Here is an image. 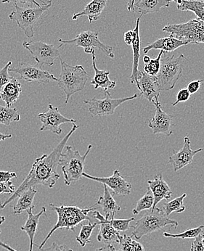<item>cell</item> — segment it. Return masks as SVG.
I'll use <instances>...</instances> for the list:
<instances>
[{
	"label": "cell",
	"mask_w": 204,
	"mask_h": 251,
	"mask_svg": "<svg viewBox=\"0 0 204 251\" xmlns=\"http://www.w3.org/2000/svg\"><path fill=\"white\" fill-rule=\"evenodd\" d=\"M78 128L75 124L72 125V129L63 137V140L57 145L55 149L49 155L43 154L40 158H38L33 163L31 171L28 176L24 180L21 185L16 190L15 193L3 203L0 202V208L3 209L10 202L19 198L24 191L30 187L37 185H43L52 188L55 186L56 181L60 178L57 174V169L59 166V161L62 152L66 147L68 140L72 137L74 132Z\"/></svg>",
	"instance_id": "obj_1"
},
{
	"label": "cell",
	"mask_w": 204,
	"mask_h": 251,
	"mask_svg": "<svg viewBox=\"0 0 204 251\" xmlns=\"http://www.w3.org/2000/svg\"><path fill=\"white\" fill-rule=\"evenodd\" d=\"M50 207L52 211L57 213V222L39 246L34 243V246H36L38 249H42L44 247L50 237L57 229H66L67 230L75 232L76 227L78 224L86 220L91 222L88 216L89 213L96 209V207L95 206L82 209L77 206H66L63 205L60 206H56L52 203L50 204Z\"/></svg>",
	"instance_id": "obj_2"
},
{
	"label": "cell",
	"mask_w": 204,
	"mask_h": 251,
	"mask_svg": "<svg viewBox=\"0 0 204 251\" xmlns=\"http://www.w3.org/2000/svg\"><path fill=\"white\" fill-rule=\"evenodd\" d=\"M93 148L90 145L84 155H81L79 151L75 150L70 145L65 147V152H62L59 161V166H61L64 176V182L67 186L77 182L82 179L86 158Z\"/></svg>",
	"instance_id": "obj_3"
},
{
	"label": "cell",
	"mask_w": 204,
	"mask_h": 251,
	"mask_svg": "<svg viewBox=\"0 0 204 251\" xmlns=\"http://www.w3.org/2000/svg\"><path fill=\"white\" fill-rule=\"evenodd\" d=\"M167 226H172L176 229L178 222L169 219L162 208L156 207L154 210L150 209L137 221L134 226H131L133 229L131 237L140 240L143 236L158 232Z\"/></svg>",
	"instance_id": "obj_4"
},
{
	"label": "cell",
	"mask_w": 204,
	"mask_h": 251,
	"mask_svg": "<svg viewBox=\"0 0 204 251\" xmlns=\"http://www.w3.org/2000/svg\"><path fill=\"white\" fill-rule=\"evenodd\" d=\"M61 74L59 77V87L66 94L65 103L67 104L72 95L84 90L89 75L82 66H71L60 57Z\"/></svg>",
	"instance_id": "obj_5"
},
{
	"label": "cell",
	"mask_w": 204,
	"mask_h": 251,
	"mask_svg": "<svg viewBox=\"0 0 204 251\" xmlns=\"http://www.w3.org/2000/svg\"><path fill=\"white\" fill-rule=\"evenodd\" d=\"M52 6V0H48L41 7H21L14 4V10L9 15V18L17 24L27 37L31 39L34 36V28L38 21L45 11Z\"/></svg>",
	"instance_id": "obj_6"
},
{
	"label": "cell",
	"mask_w": 204,
	"mask_h": 251,
	"mask_svg": "<svg viewBox=\"0 0 204 251\" xmlns=\"http://www.w3.org/2000/svg\"><path fill=\"white\" fill-rule=\"evenodd\" d=\"M187 59L181 54L178 57H164L161 60V68L156 78L161 91L172 90L183 72V63Z\"/></svg>",
	"instance_id": "obj_7"
},
{
	"label": "cell",
	"mask_w": 204,
	"mask_h": 251,
	"mask_svg": "<svg viewBox=\"0 0 204 251\" xmlns=\"http://www.w3.org/2000/svg\"><path fill=\"white\" fill-rule=\"evenodd\" d=\"M162 31L177 39L188 41L190 44H204V21L199 18L184 24H169Z\"/></svg>",
	"instance_id": "obj_8"
},
{
	"label": "cell",
	"mask_w": 204,
	"mask_h": 251,
	"mask_svg": "<svg viewBox=\"0 0 204 251\" xmlns=\"http://www.w3.org/2000/svg\"><path fill=\"white\" fill-rule=\"evenodd\" d=\"M62 45L60 44L59 46H55L42 41L24 42L23 44L24 48L32 54L33 58L41 68L43 66H53L56 59L60 57V48Z\"/></svg>",
	"instance_id": "obj_9"
},
{
	"label": "cell",
	"mask_w": 204,
	"mask_h": 251,
	"mask_svg": "<svg viewBox=\"0 0 204 251\" xmlns=\"http://www.w3.org/2000/svg\"><path fill=\"white\" fill-rule=\"evenodd\" d=\"M58 42L62 45H75L82 48L84 52L87 54L93 53L95 52V48H97L111 58H114L115 57L113 48L101 42L98 38V33L95 31H83L74 39L64 40L58 39Z\"/></svg>",
	"instance_id": "obj_10"
},
{
	"label": "cell",
	"mask_w": 204,
	"mask_h": 251,
	"mask_svg": "<svg viewBox=\"0 0 204 251\" xmlns=\"http://www.w3.org/2000/svg\"><path fill=\"white\" fill-rule=\"evenodd\" d=\"M140 95V94H135L133 96L128 98L113 99L109 91H105L104 92V99L98 100L94 98L88 100H84V102L88 105L89 112L91 113L92 116L102 117L114 114L115 110L119 105L126 102L127 101L136 99Z\"/></svg>",
	"instance_id": "obj_11"
},
{
	"label": "cell",
	"mask_w": 204,
	"mask_h": 251,
	"mask_svg": "<svg viewBox=\"0 0 204 251\" xmlns=\"http://www.w3.org/2000/svg\"><path fill=\"white\" fill-rule=\"evenodd\" d=\"M9 72L19 74L21 78L27 82L48 84L51 81H58V78L54 76L52 74H50L47 71L41 69V67H37V66L23 63V62H19L16 67H10L9 69Z\"/></svg>",
	"instance_id": "obj_12"
},
{
	"label": "cell",
	"mask_w": 204,
	"mask_h": 251,
	"mask_svg": "<svg viewBox=\"0 0 204 251\" xmlns=\"http://www.w3.org/2000/svg\"><path fill=\"white\" fill-rule=\"evenodd\" d=\"M38 119L42 123L40 128L41 131H49L53 134L60 135L62 133V128L60 126L63 124H75L76 121L73 119H68L63 116L59 111L58 108L53 107V105L49 104L48 110L45 113H39Z\"/></svg>",
	"instance_id": "obj_13"
},
{
	"label": "cell",
	"mask_w": 204,
	"mask_h": 251,
	"mask_svg": "<svg viewBox=\"0 0 204 251\" xmlns=\"http://www.w3.org/2000/svg\"><path fill=\"white\" fill-rule=\"evenodd\" d=\"M153 104L155 107V114L149 120V128L152 129L154 134H163L169 137L173 133V127L175 126L174 116L162 110L158 100H155Z\"/></svg>",
	"instance_id": "obj_14"
},
{
	"label": "cell",
	"mask_w": 204,
	"mask_h": 251,
	"mask_svg": "<svg viewBox=\"0 0 204 251\" xmlns=\"http://www.w3.org/2000/svg\"><path fill=\"white\" fill-rule=\"evenodd\" d=\"M82 176L87 179L93 180L105 184L113 191L116 196H129L131 193V184L124 179L119 170L113 171V175L109 177H97L88 174L83 173Z\"/></svg>",
	"instance_id": "obj_15"
},
{
	"label": "cell",
	"mask_w": 204,
	"mask_h": 251,
	"mask_svg": "<svg viewBox=\"0 0 204 251\" xmlns=\"http://www.w3.org/2000/svg\"><path fill=\"white\" fill-rule=\"evenodd\" d=\"M190 143L191 142L190 137L187 136L184 138V145L182 149L179 150L178 152L174 151L173 155L169 157L168 162L173 166L174 172H178L182 168L188 166L193 161L195 155L204 151L203 148L192 149Z\"/></svg>",
	"instance_id": "obj_16"
},
{
	"label": "cell",
	"mask_w": 204,
	"mask_h": 251,
	"mask_svg": "<svg viewBox=\"0 0 204 251\" xmlns=\"http://www.w3.org/2000/svg\"><path fill=\"white\" fill-rule=\"evenodd\" d=\"M138 90L143 98L153 103L155 100H158L161 93L156 76H151L144 72H140L138 78Z\"/></svg>",
	"instance_id": "obj_17"
},
{
	"label": "cell",
	"mask_w": 204,
	"mask_h": 251,
	"mask_svg": "<svg viewBox=\"0 0 204 251\" xmlns=\"http://www.w3.org/2000/svg\"><path fill=\"white\" fill-rule=\"evenodd\" d=\"M93 216L95 219L99 221L98 225H100V231L97 240L100 243H105L106 244H111L112 243H119L120 234L119 232L112 226L108 219L102 215L99 211H93Z\"/></svg>",
	"instance_id": "obj_18"
},
{
	"label": "cell",
	"mask_w": 204,
	"mask_h": 251,
	"mask_svg": "<svg viewBox=\"0 0 204 251\" xmlns=\"http://www.w3.org/2000/svg\"><path fill=\"white\" fill-rule=\"evenodd\" d=\"M148 184L154 197L153 205L151 210L155 209L157 204L159 203L162 200L169 201L172 198V191L167 183L163 179L161 174L155 175L153 180H149Z\"/></svg>",
	"instance_id": "obj_19"
},
{
	"label": "cell",
	"mask_w": 204,
	"mask_h": 251,
	"mask_svg": "<svg viewBox=\"0 0 204 251\" xmlns=\"http://www.w3.org/2000/svg\"><path fill=\"white\" fill-rule=\"evenodd\" d=\"M188 41L180 40L173 36L160 38L153 43L150 44L147 47L143 48V52L147 54L150 50H159L164 52H173L178 48L185 45H190Z\"/></svg>",
	"instance_id": "obj_20"
},
{
	"label": "cell",
	"mask_w": 204,
	"mask_h": 251,
	"mask_svg": "<svg viewBox=\"0 0 204 251\" xmlns=\"http://www.w3.org/2000/svg\"><path fill=\"white\" fill-rule=\"evenodd\" d=\"M141 18L142 16H140L136 21V26L134 29L136 35L132 44H131L133 50V64L132 72H131L130 79H131V84H136L137 88L139 87L138 78L140 74V72L138 69L139 60L140 58V36L139 28H140V21Z\"/></svg>",
	"instance_id": "obj_21"
},
{
	"label": "cell",
	"mask_w": 204,
	"mask_h": 251,
	"mask_svg": "<svg viewBox=\"0 0 204 251\" xmlns=\"http://www.w3.org/2000/svg\"><path fill=\"white\" fill-rule=\"evenodd\" d=\"M174 0H137L133 5V12L136 10L143 17L149 13H157L162 7H169L170 3Z\"/></svg>",
	"instance_id": "obj_22"
},
{
	"label": "cell",
	"mask_w": 204,
	"mask_h": 251,
	"mask_svg": "<svg viewBox=\"0 0 204 251\" xmlns=\"http://www.w3.org/2000/svg\"><path fill=\"white\" fill-rule=\"evenodd\" d=\"M34 208V207H32V208L27 210L28 219H27L25 225L21 227V230L25 232L28 236V238H29V251H33V246H34V237H35L36 233H37V226L39 225V219H40L42 214H46V208L45 207H42V211L37 214H33Z\"/></svg>",
	"instance_id": "obj_23"
},
{
	"label": "cell",
	"mask_w": 204,
	"mask_h": 251,
	"mask_svg": "<svg viewBox=\"0 0 204 251\" xmlns=\"http://www.w3.org/2000/svg\"><path fill=\"white\" fill-rule=\"evenodd\" d=\"M92 58H93V69L95 71V75H94L93 81H91L92 85L94 86L95 90L101 88L104 92L114 88L116 87V81H111L110 79V72L100 70L97 68L95 52L92 53Z\"/></svg>",
	"instance_id": "obj_24"
},
{
	"label": "cell",
	"mask_w": 204,
	"mask_h": 251,
	"mask_svg": "<svg viewBox=\"0 0 204 251\" xmlns=\"http://www.w3.org/2000/svg\"><path fill=\"white\" fill-rule=\"evenodd\" d=\"M107 1L108 0H93L87 4L82 11L74 14L72 20L76 21L78 18L87 16L90 24L93 21H98L101 17V13L106 7Z\"/></svg>",
	"instance_id": "obj_25"
},
{
	"label": "cell",
	"mask_w": 204,
	"mask_h": 251,
	"mask_svg": "<svg viewBox=\"0 0 204 251\" xmlns=\"http://www.w3.org/2000/svg\"><path fill=\"white\" fill-rule=\"evenodd\" d=\"M103 196L98 198L95 205L102 207V211L105 214V219H113L115 214L120 211L121 207L118 205L117 202L115 201L111 193H110L109 190H108V187L105 184H103Z\"/></svg>",
	"instance_id": "obj_26"
},
{
	"label": "cell",
	"mask_w": 204,
	"mask_h": 251,
	"mask_svg": "<svg viewBox=\"0 0 204 251\" xmlns=\"http://www.w3.org/2000/svg\"><path fill=\"white\" fill-rule=\"evenodd\" d=\"M21 93V84L17 78L13 77L11 80L3 87L1 92V100L4 101L6 106L10 108L19 99Z\"/></svg>",
	"instance_id": "obj_27"
},
{
	"label": "cell",
	"mask_w": 204,
	"mask_h": 251,
	"mask_svg": "<svg viewBox=\"0 0 204 251\" xmlns=\"http://www.w3.org/2000/svg\"><path fill=\"white\" fill-rule=\"evenodd\" d=\"M37 193V189L36 187H30L28 190L24 191L19 196L17 204L13 207V214L15 215H19L24 211L34 207L33 202Z\"/></svg>",
	"instance_id": "obj_28"
},
{
	"label": "cell",
	"mask_w": 204,
	"mask_h": 251,
	"mask_svg": "<svg viewBox=\"0 0 204 251\" xmlns=\"http://www.w3.org/2000/svg\"><path fill=\"white\" fill-rule=\"evenodd\" d=\"M180 11H190L204 21V0H174Z\"/></svg>",
	"instance_id": "obj_29"
},
{
	"label": "cell",
	"mask_w": 204,
	"mask_h": 251,
	"mask_svg": "<svg viewBox=\"0 0 204 251\" xmlns=\"http://www.w3.org/2000/svg\"><path fill=\"white\" fill-rule=\"evenodd\" d=\"M21 120V116L17 108H10L0 105V125L10 126L12 122H17Z\"/></svg>",
	"instance_id": "obj_30"
},
{
	"label": "cell",
	"mask_w": 204,
	"mask_h": 251,
	"mask_svg": "<svg viewBox=\"0 0 204 251\" xmlns=\"http://www.w3.org/2000/svg\"><path fill=\"white\" fill-rule=\"evenodd\" d=\"M187 197V194L184 193L182 196L175 198L172 201L164 203L163 207V211L165 213L166 215L169 216L172 213H182L185 211V206L183 203V201Z\"/></svg>",
	"instance_id": "obj_31"
},
{
	"label": "cell",
	"mask_w": 204,
	"mask_h": 251,
	"mask_svg": "<svg viewBox=\"0 0 204 251\" xmlns=\"http://www.w3.org/2000/svg\"><path fill=\"white\" fill-rule=\"evenodd\" d=\"M119 251H145L141 243L133 240L132 237L124 234L120 235L119 240Z\"/></svg>",
	"instance_id": "obj_32"
},
{
	"label": "cell",
	"mask_w": 204,
	"mask_h": 251,
	"mask_svg": "<svg viewBox=\"0 0 204 251\" xmlns=\"http://www.w3.org/2000/svg\"><path fill=\"white\" fill-rule=\"evenodd\" d=\"M97 225H98V222L92 224L91 222H90L88 225H81L79 234L76 237V240L81 247H85L87 244L91 243L90 237H91L94 229L96 227Z\"/></svg>",
	"instance_id": "obj_33"
},
{
	"label": "cell",
	"mask_w": 204,
	"mask_h": 251,
	"mask_svg": "<svg viewBox=\"0 0 204 251\" xmlns=\"http://www.w3.org/2000/svg\"><path fill=\"white\" fill-rule=\"evenodd\" d=\"M153 195L152 192L150 190L149 187H148L146 194L143 196L141 199L139 200L135 208L132 210V214L134 215H138L143 211L151 209L153 208Z\"/></svg>",
	"instance_id": "obj_34"
},
{
	"label": "cell",
	"mask_w": 204,
	"mask_h": 251,
	"mask_svg": "<svg viewBox=\"0 0 204 251\" xmlns=\"http://www.w3.org/2000/svg\"><path fill=\"white\" fill-rule=\"evenodd\" d=\"M204 229V225L198 226V227L193 228V229H188L182 233L172 234L169 232H164V237H172V238H180L182 240L185 239L196 238L198 236L202 234Z\"/></svg>",
	"instance_id": "obj_35"
},
{
	"label": "cell",
	"mask_w": 204,
	"mask_h": 251,
	"mask_svg": "<svg viewBox=\"0 0 204 251\" xmlns=\"http://www.w3.org/2000/svg\"><path fill=\"white\" fill-rule=\"evenodd\" d=\"M164 52L161 51L156 58L151 59L149 62L144 63V72L151 76H156L161 68V60Z\"/></svg>",
	"instance_id": "obj_36"
},
{
	"label": "cell",
	"mask_w": 204,
	"mask_h": 251,
	"mask_svg": "<svg viewBox=\"0 0 204 251\" xmlns=\"http://www.w3.org/2000/svg\"><path fill=\"white\" fill-rule=\"evenodd\" d=\"M134 220L135 219L134 217L128 219H115L114 218L108 219L112 226L118 232H125V231L128 230L131 227L130 223Z\"/></svg>",
	"instance_id": "obj_37"
},
{
	"label": "cell",
	"mask_w": 204,
	"mask_h": 251,
	"mask_svg": "<svg viewBox=\"0 0 204 251\" xmlns=\"http://www.w3.org/2000/svg\"><path fill=\"white\" fill-rule=\"evenodd\" d=\"M11 66L12 62L9 61L4 68L0 69V96H1V92L3 87L13 78V76L9 74V69L11 67Z\"/></svg>",
	"instance_id": "obj_38"
},
{
	"label": "cell",
	"mask_w": 204,
	"mask_h": 251,
	"mask_svg": "<svg viewBox=\"0 0 204 251\" xmlns=\"http://www.w3.org/2000/svg\"><path fill=\"white\" fill-rule=\"evenodd\" d=\"M190 98V93L187 89L183 88L181 89L178 92V95H177V100L175 102L172 103L173 106L178 105L179 102H184L188 100L189 98Z\"/></svg>",
	"instance_id": "obj_39"
},
{
	"label": "cell",
	"mask_w": 204,
	"mask_h": 251,
	"mask_svg": "<svg viewBox=\"0 0 204 251\" xmlns=\"http://www.w3.org/2000/svg\"><path fill=\"white\" fill-rule=\"evenodd\" d=\"M15 191H16L15 186L13 185L11 181L0 182V194L7 193V194L13 195Z\"/></svg>",
	"instance_id": "obj_40"
},
{
	"label": "cell",
	"mask_w": 204,
	"mask_h": 251,
	"mask_svg": "<svg viewBox=\"0 0 204 251\" xmlns=\"http://www.w3.org/2000/svg\"><path fill=\"white\" fill-rule=\"evenodd\" d=\"M38 251H75L72 249H69L67 246L63 244H57L56 243H53L51 247L48 249H40Z\"/></svg>",
	"instance_id": "obj_41"
},
{
	"label": "cell",
	"mask_w": 204,
	"mask_h": 251,
	"mask_svg": "<svg viewBox=\"0 0 204 251\" xmlns=\"http://www.w3.org/2000/svg\"><path fill=\"white\" fill-rule=\"evenodd\" d=\"M1 3H13V4H17L18 3L21 4H26L27 5L31 6L35 5L37 7H41V4L37 1V0H1Z\"/></svg>",
	"instance_id": "obj_42"
},
{
	"label": "cell",
	"mask_w": 204,
	"mask_h": 251,
	"mask_svg": "<svg viewBox=\"0 0 204 251\" xmlns=\"http://www.w3.org/2000/svg\"><path fill=\"white\" fill-rule=\"evenodd\" d=\"M204 81L202 79L199 80H195V81H191V82L189 83L188 85H187V90L190 92V95L191 94H195L199 91V89H200L201 84L203 83Z\"/></svg>",
	"instance_id": "obj_43"
},
{
	"label": "cell",
	"mask_w": 204,
	"mask_h": 251,
	"mask_svg": "<svg viewBox=\"0 0 204 251\" xmlns=\"http://www.w3.org/2000/svg\"><path fill=\"white\" fill-rule=\"evenodd\" d=\"M190 251H204V248L202 245V234L195 238L194 241L192 243Z\"/></svg>",
	"instance_id": "obj_44"
},
{
	"label": "cell",
	"mask_w": 204,
	"mask_h": 251,
	"mask_svg": "<svg viewBox=\"0 0 204 251\" xmlns=\"http://www.w3.org/2000/svg\"><path fill=\"white\" fill-rule=\"evenodd\" d=\"M13 178H17V175L15 172L0 170V182L10 181V179H13Z\"/></svg>",
	"instance_id": "obj_45"
},
{
	"label": "cell",
	"mask_w": 204,
	"mask_h": 251,
	"mask_svg": "<svg viewBox=\"0 0 204 251\" xmlns=\"http://www.w3.org/2000/svg\"><path fill=\"white\" fill-rule=\"evenodd\" d=\"M135 31L134 30L133 31H127L124 36V39H125V43L128 45H131L133 41H134V38H135Z\"/></svg>",
	"instance_id": "obj_46"
},
{
	"label": "cell",
	"mask_w": 204,
	"mask_h": 251,
	"mask_svg": "<svg viewBox=\"0 0 204 251\" xmlns=\"http://www.w3.org/2000/svg\"><path fill=\"white\" fill-rule=\"evenodd\" d=\"M95 251H120L116 250L115 249L114 246L112 244H107L106 246L104 247L100 248V249H97Z\"/></svg>",
	"instance_id": "obj_47"
},
{
	"label": "cell",
	"mask_w": 204,
	"mask_h": 251,
	"mask_svg": "<svg viewBox=\"0 0 204 251\" xmlns=\"http://www.w3.org/2000/svg\"><path fill=\"white\" fill-rule=\"evenodd\" d=\"M0 248H2V249H5L7 251H18L15 250L14 249L11 247V246H9V245L6 244V243H3L0 240Z\"/></svg>",
	"instance_id": "obj_48"
},
{
	"label": "cell",
	"mask_w": 204,
	"mask_h": 251,
	"mask_svg": "<svg viewBox=\"0 0 204 251\" xmlns=\"http://www.w3.org/2000/svg\"><path fill=\"white\" fill-rule=\"evenodd\" d=\"M12 137L13 136L11 134H2V133L0 132V142L6 140V139L12 138Z\"/></svg>",
	"instance_id": "obj_49"
},
{
	"label": "cell",
	"mask_w": 204,
	"mask_h": 251,
	"mask_svg": "<svg viewBox=\"0 0 204 251\" xmlns=\"http://www.w3.org/2000/svg\"><path fill=\"white\" fill-rule=\"evenodd\" d=\"M150 60H151V57H150L149 56L145 55L144 57H143V62H144V63H148V62L150 61Z\"/></svg>",
	"instance_id": "obj_50"
},
{
	"label": "cell",
	"mask_w": 204,
	"mask_h": 251,
	"mask_svg": "<svg viewBox=\"0 0 204 251\" xmlns=\"http://www.w3.org/2000/svg\"><path fill=\"white\" fill-rule=\"evenodd\" d=\"M5 221V217L4 216L0 215V225H2Z\"/></svg>",
	"instance_id": "obj_51"
},
{
	"label": "cell",
	"mask_w": 204,
	"mask_h": 251,
	"mask_svg": "<svg viewBox=\"0 0 204 251\" xmlns=\"http://www.w3.org/2000/svg\"><path fill=\"white\" fill-rule=\"evenodd\" d=\"M131 1H132V0H129V1H128V10H129V11H131Z\"/></svg>",
	"instance_id": "obj_52"
},
{
	"label": "cell",
	"mask_w": 204,
	"mask_h": 251,
	"mask_svg": "<svg viewBox=\"0 0 204 251\" xmlns=\"http://www.w3.org/2000/svg\"><path fill=\"white\" fill-rule=\"evenodd\" d=\"M202 245H203L204 248V233L202 232Z\"/></svg>",
	"instance_id": "obj_53"
},
{
	"label": "cell",
	"mask_w": 204,
	"mask_h": 251,
	"mask_svg": "<svg viewBox=\"0 0 204 251\" xmlns=\"http://www.w3.org/2000/svg\"><path fill=\"white\" fill-rule=\"evenodd\" d=\"M136 0H132L131 1V10H132L133 5H134V2H135Z\"/></svg>",
	"instance_id": "obj_54"
},
{
	"label": "cell",
	"mask_w": 204,
	"mask_h": 251,
	"mask_svg": "<svg viewBox=\"0 0 204 251\" xmlns=\"http://www.w3.org/2000/svg\"><path fill=\"white\" fill-rule=\"evenodd\" d=\"M0 234H1V230H0Z\"/></svg>",
	"instance_id": "obj_55"
}]
</instances>
